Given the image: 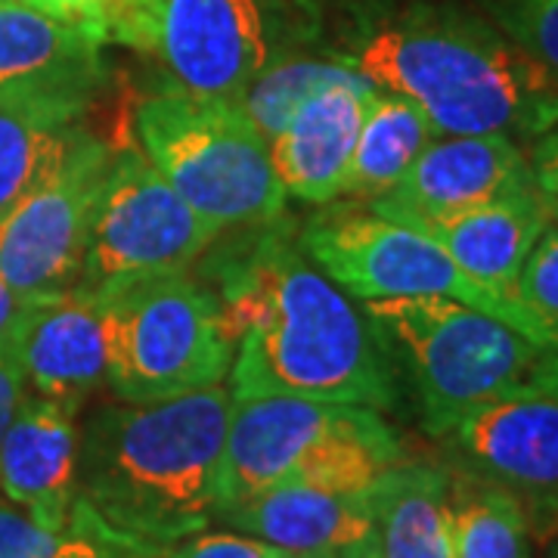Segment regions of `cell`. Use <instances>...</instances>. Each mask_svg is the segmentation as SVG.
<instances>
[{
    "mask_svg": "<svg viewBox=\"0 0 558 558\" xmlns=\"http://www.w3.org/2000/svg\"><path fill=\"white\" fill-rule=\"evenodd\" d=\"M211 295L236 344L233 398H311L388 410L398 385L388 348L314 260L286 242H260Z\"/></svg>",
    "mask_w": 558,
    "mask_h": 558,
    "instance_id": "obj_1",
    "label": "cell"
},
{
    "mask_svg": "<svg viewBox=\"0 0 558 558\" xmlns=\"http://www.w3.org/2000/svg\"><path fill=\"white\" fill-rule=\"evenodd\" d=\"M230 410L223 381L100 410L78 440V502L137 556L205 531L218 521Z\"/></svg>",
    "mask_w": 558,
    "mask_h": 558,
    "instance_id": "obj_2",
    "label": "cell"
},
{
    "mask_svg": "<svg viewBox=\"0 0 558 558\" xmlns=\"http://www.w3.org/2000/svg\"><path fill=\"white\" fill-rule=\"evenodd\" d=\"M379 90L413 100L440 134L539 140L558 128V75L490 20L410 3L376 20L348 57Z\"/></svg>",
    "mask_w": 558,
    "mask_h": 558,
    "instance_id": "obj_3",
    "label": "cell"
},
{
    "mask_svg": "<svg viewBox=\"0 0 558 558\" xmlns=\"http://www.w3.org/2000/svg\"><path fill=\"white\" fill-rule=\"evenodd\" d=\"M363 314L400 351L435 438L499 400L558 398V348L494 314L450 299H373Z\"/></svg>",
    "mask_w": 558,
    "mask_h": 558,
    "instance_id": "obj_4",
    "label": "cell"
},
{
    "mask_svg": "<svg viewBox=\"0 0 558 558\" xmlns=\"http://www.w3.org/2000/svg\"><path fill=\"white\" fill-rule=\"evenodd\" d=\"M90 289L100 301L106 385L121 400L178 398L230 376L236 344L211 289L190 270Z\"/></svg>",
    "mask_w": 558,
    "mask_h": 558,
    "instance_id": "obj_5",
    "label": "cell"
},
{
    "mask_svg": "<svg viewBox=\"0 0 558 558\" xmlns=\"http://www.w3.org/2000/svg\"><path fill=\"white\" fill-rule=\"evenodd\" d=\"M140 149L218 233L258 227L286 205L270 149L236 102L168 87L137 106Z\"/></svg>",
    "mask_w": 558,
    "mask_h": 558,
    "instance_id": "obj_6",
    "label": "cell"
},
{
    "mask_svg": "<svg viewBox=\"0 0 558 558\" xmlns=\"http://www.w3.org/2000/svg\"><path fill=\"white\" fill-rule=\"evenodd\" d=\"M304 252L341 292L373 299H450L506 319L527 339L558 348L553 329L521 301L506 299L469 277L438 242L416 227L388 220L369 208L319 215L304 230Z\"/></svg>",
    "mask_w": 558,
    "mask_h": 558,
    "instance_id": "obj_7",
    "label": "cell"
},
{
    "mask_svg": "<svg viewBox=\"0 0 558 558\" xmlns=\"http://www.w3.org/2000/svg\"><path fill=\"white\" fill-rule=\"evenodd\" d=\"M220 236L223 233L180 199L143 149L119 146L94 218L81 282L102 286L116 279L186 274Z\"/></svg>",
    "mask_w": 558,
    "mask_h": 558,
    "instance_id": "obj_8",
    "label": "cell"
},
{
    "mask_svg": "<svg viewBox=\"0 0 558 558\" xmlns=\"http://www.w3.org/2000/svg\"><path fill=\"white\" fill-rule=\"evenodd\" d=\"M116 146L81 134L62 168L0 220V274L20 299L81 282Z\"/></svg>",
    "mask_w": 558,
    "mask_h": 558,
    "instance_id": "obj_9",
    "label": "cell"
},
{
    "mask_svg": "<svg viewBox=\"0 0 558 558\" xmlns=\"http://www.w3.org/2000/svg\"><path fill=\"white\" fill-rule=\"evenodd\" d=\"M146 53L183 94L240 102L274 62L267 0H153Z\"/></svg>",
    "mask_w": 558,
    "mask_h": 558,
    "instance_id": "obj_10",
    "label": "cell"
},
{
    "mask_svg": "<svg viewBox=\"0 0 558 558\" xmlns=\"http://www.w3.org/2000/svg\"><path fill=\"white\" fill-rule=\"evenodd\" d=\"M457 469L502 487L531 534H558V398H515L481 407L444 435Z\"/></svg>",
    "mask_w": 558,
    "mask_h": 558,
    "instance_id": "obj_11",
    "label": "cell"
},
{
    "mask_svg": "<svg viewBox=\"0 0 558 558\" xmlns=\"http://www.w3.org/2000/svg\"><path fill=\"white\" fill-rule=\"evenodd\" d=\"M534 186L531 159L502 134H440L395 190L366 208L407 227H425Z\"/></svg>",
    "mask_w": 558,
    "mask_h": 558,
    "instance_id": "obj_12",
    "label": "cell"
},
{
    "mask_svg": "<svg viewBox=\"0 0 558 558\" xmlns=\"http://www.w3.org/2000/svg\"><path fill=\"white\" fill-rule=\"evenodd\" d=\"M357 403L311 398H233L220 457L218 515L289 481Z\"/></svg>",
    "mask_w": 558,
    "mask_h": 558,
    "instance_id": "obj_13",
    "label": "cell"
},
{
    "mask_svg": "<svg viewBox=\"0 0 558 558\" xmlns=\"http://www.w3.org/2000/svg\"><path fill=\"white\" fill-rule=\"evenodd\" d=\"M100 44L35 10L0 0V106L78 116L106 81Z\"/></svg>",
    "mask_w": 558,
    "mask_h": 558,
    "instance_id": "obj_14",
    "label": "cell"
},
{
    "mask_svg": "<svg viewBox=\"0 0 558 558\" xmlns=\"http://www.w3.org/2000/svg\"><path fill=\"white\" fill-rule=\"evenodd\" d=\"M10 348L35 395L81 410V403L106 381L97 292L75 282L28 299L10 332Z\"/></svg>",
    "mask_w": 558,
    "mask_h": 558,
    "instance_id": "obj_15",
    "label": "cell"
},
{
    "mask_svg": "<svg viewBox=\"0 0 558 558\" xmlns=\"http://www.w3.org/2000/svg\"><path fill=\"white\" fill-rule=\"evenodd\" d=\"M376 84L357 69L314 90L282 131L267 140L270 165L286 196L329 205L344 196L360 128Z\"/></svg>",
    "mask_w": 558,
    "mask_h": 558,
    "instance_id": "obj_16",
    "label": "cell"
},
{
    "mask_svg": "<svg viewBox=\"0 0 558 558\" xmlns=\"http://www.w3.org/2000/svg\"><path fill=\"white\" fill-rule=\"evenodd\" d=\"M78 410L22 398L0 444V497L44 527H69L78 499Z\"/></svg>",
    "mask_w": 558,
    "mask_h": 558,
    "instance_id": "obj_17",
    "label": "cell"
},
{
    "mask_svg": "<svg viewBox=\"0 0 558 558\" xmlns=\"http://www.w3.org/2000/svg\"><path fill=\"white\" fill-rule=\"evenodd\" d=\"M373 490H336L319 484H277L223 509L218 521L248 537L267 539L292 556L341 558L373 537Z\"/></svg>",
    "mask_w": 558,
    "mask_h": 558,
    "instance_id": "obj_18",
    "label": "cell"
},
{
    "mask_svg": "<svg viewBox=\"0 0 558 558\" xmlns=\"http://www.w3.org/2000/svg\"><path fill=\"white\" fill-rule=\"evenodd\" d=\"M546 227L549 211L539 199L537 186H531L416 230L438 242L469 277L506 299L521 301V267Z\"/></svg>",
    "mask_w": 558,
    "mask_h": 558,
    "instance_id": "obj_19",
    "label": "cell"
},
{
    "mask_svg": "<svg viewBox=\"0 0 558 558\" xmlns=\"http://www.w3.org/2000/svg\"><path fill=\"white\" fill-rule=\"evenodd\" d=\"M369 502L376 558H453L447 469L403 459L376 481Z\"/></svg>",
    "mask_w": 558,
    "mask_h": 558,
    "instance_id": "obj_20",
    "label": "cell"
},
{
    "mask_svg": "<svg viewBox=\"0 0 558 558\" xmlns=\"http://www.w3.org/2000/svg\"><path fill=\"white\" fill-rule=\"evenodd\" d=\"M435 137L440 131L416 102L391 90H376L360 128L344 199L369 205L395 190Z\"/></svg>",
    "mask_w": 558,
    "mask_h": 558,
    "instance_id": "obj_21",
    "label": "cell"
},
{
    "mask_svg": "<svg viewBox=\"0 0 558 558\" xmlns=\"http://www.w3.org/2000/svg\"><path fill=\"white\" fill-rule=\"evenodd\" d=\"M81 134L78 116L0 106V220L60 171Z\"/></svg>",
    "mask_w": 558,
    "mask_h": 558,
    "instance_id": "obj_22",
    "label": "cell"
},
{
    "mask_svg": "<svg viewBox=\"0 0 558 558\" xmlns=\"http://www.w3.org/2000/svg\"><path fill=\"white\" fill-rule=\"evenodd\" d=\"M447 472L453 558H531V527L519 502L465 469Z\"/></svg>",
    "mask_w": 558,
    "mask_h": 558,
    "instance_id": "obj_23",
    "label": "cell"
},
{
    "mask_svg": "<svg viewBox=\"0 0 558 558\" xmlns=\"http://www.w3.org/2000/svg\"><path fill=\"white\" fill-rule=\"evenodd\" d=\"M137 556L94 519L78 499L69 527H44L0 497V558H121Z\"/></svg>",
    "mask_w": 558,
    "mask_h": 558,
    "instance_id": "obj_24",
    "label": "cell"
},
{
    "mask_svg": "<svg viewBox=\"0 0 558 558\" xmlns=\"http://www.w3.org/2000/svg\"><path fill=\"white\" fill-rule=\"evenodd\" d=\"M354 65L344 60H311V57H292V60L267 62V69L248 84V90L236 102L248 121L258 128L264 140L282 131V124L292 119V112L329 81L351 75Z\"/></svg>",
    "mask_w": 558,
    "mask_h": 558,
    "instance_id": "obj_25",
    "label": "cell"
},
{
    "mask_svg": "<svg viewBox=\"0 0 558 558\" xmlns=\"http://www.w3.org/2000/svg\"><path fill=\"white\" fill-rule=\"evenodd\" d=\"M97 44H121L146 53L153 0H25Z\"/></svg>",
    "mask_w": 558,
    "mask_h": 558,
    "instance_id": "obj_26",
    "label": "cell"
},
{
    "mask_svg": "<svg viewBox=\"0 0 558 558\" xmlns=\"http://www.w3.org/2000/svg\"><path fill=\"white\" fill-rule=\"evenodd\" d=\"M487 20L558 75V0H481Z\"/></svg>",
    "mask_w": 558,
    "mask_h": 558,
    "instance_id": "obj_27",
    "label": "cell"
},
{
    "mask_svg": "<svg viewBox=\"0 0 558 558\" xmlns=\"http://www.w3.org/2000/svg\"><path fill=\"white\" fill-rule=\"evenodd\" d=\"M519 299L543 323L558 329V227L553 220L539 233V240L534 242L531 255L521 267Z\"/></svg>",
    "mask_w": 558,
    "mask_h": 558,
    "instance_id": "obj_28",
    "label": "cell"
},
{
    "mask_svg": "<svg viewBox=\"0 0 558 558\" xmlns=\"http://www.w3.org/2000/svg\"><path fill=\"white\" fill-rule=\"evenodd\" d=\"M146 558H295L274 543L248 537L240 531H199Z\"/></svg>",
    "mask_w": 558,
    "mask_h": 558,
    "instance_id": "obj_29",
    "label": "cell"
},
{
    "mask_svg": "<svg viewBox=\"0 0 558 558\" xmlns=\"http://www.w3.org/2000/svg\"><path fill=\"white\" fill-rule=\"evenodd\" d=\"M531 174L539 199L549 211V220L558 227V128L543 134L531 153Z\"/></svg>",
    "mask_w": 558,
    "mask_h": 558,
    "instance_id": "obj_30",
    "label": "cell"
},
{
    "mask_svg": "<svg viewBox=\"0 0 558 558\" xmlns=\"http://www.w3.org/2000/svg\"><path fill=\"white\" fill-rule=\"evenodd\" d=\"M25 398V376H22V366L13 348H10V339L0 341V444H3V435L10 428V422L20 410V400Z\"/></svg>",
    "mask_w": 558,
    "mask_h": 558,
    "instance_id": "obj_31",
    "label": "cell"
},
{
    "mask_svg": "<svg viewBox=\"0 0 558 558\" xmlns=\"http://www.w3.org/2000/svg\"><path fill=\"white\" fill-rule=\"evenodd\" d=\"M22 304H25V299H20L13 292V286L0 274V341L10 339V332H13V326L22 314Z\"/></svg>",
    "mask_w": 558,
    "mask_h": 558,
    "instance_id": "obj_32",
    "label": "cell"
},
{
    "mask_svg": "<svg viewBox=\"0 0 558 558\" xmlns=\"http://www.w3.org/2000/svg\"><path fill=\"white\" fill-rule=\"evenodd\" d=\"M341 558H376V549H373V539H366V543H357L354 549H348Z\"/></svg>",
    "mask_w": 558,
    "mask_h": 558,
    "instance_id": "obj_33",
    "label": "cell"
},
{
    "mask_svg": "<svg viewBox=\"0 0 558 558\" xmlns=\"http://www.w3.org/2000/svg\"><path fill=\"white\" fill-rule=\"evenodd\" d=\"M546 558H558V534L549 539V553H546Z\"/></svg>",
    "mask_w": 558,
    "mask_h": 558,
    "instance_id": "obj_34",
    "label": "cell"
},
{
    "mask_svg": "<svg viewBox=\"0 0 558 558\" xmlns=\"http://www.w3.org/2000/svg\"><path fill=\"white\" fill-rule=\"evenodd\" d=\"M295 558H332V556H295Z\"/></svg>",
    "mask_w": 558,
    "mask_h": 558,
    "instance_id": "obj_35",
    "label": "cell"
},
{
    "mask_svg": "<svg viewBox=\"0 0 558 558\" xmlns=\"http://www.w3.org/2000/svg\"><path fill=\"white\" fill-rule=\"evenodd\" d=\"M121 558H146V556H121Z\"/></svg>",
    "mask_w": 558,
    "mask_h": 558,
    "instance_id": "obj_36",
    "label": "cell"
}]
</instances>
